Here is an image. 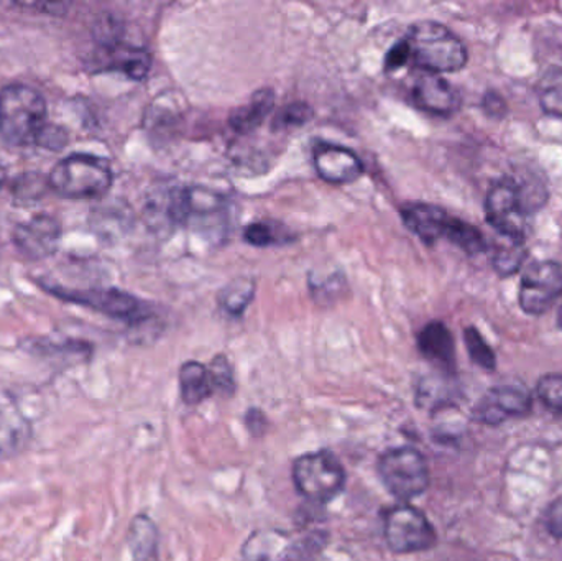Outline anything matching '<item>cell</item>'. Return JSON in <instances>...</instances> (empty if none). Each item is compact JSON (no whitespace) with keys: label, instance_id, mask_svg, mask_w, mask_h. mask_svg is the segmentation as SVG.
I'll use <instances>...</instances> for the list:
<instances>
[{"label":"cell","instance_id":"17","mask_svg":"<svg viewBox=\"0 0 562 561\" xmlns=\"http://www.w3.org/2000/svg\"><path fill=\"white\" fill-rule=\"evenodd\" d=\"M418 349L428 361L435 362L445 371L456 366L454 338L448 326L441 322H431L419 332Z\"/></svg>","mask_w":562,"mask_h":561},{"label":"cell","instance_id":"23","mask_svg":"<svg viewBox=\"0 0 562 561\" xmlns=\"http://www.w3.org/2000/svg\"><path fill=\"white\" fill-rule=\"evenodd\" d=\"M244 239L250 246L270 247L290 243L293 237H291L290 231L281 224L272 223V221H257L246 227Z\"/></svg>","mask_w":562,"mask_h":561},{"label":"cell","instance_id":"4","mask_svg":"<svg viewBox=\"0 0 562 561\" xmlns=\"http://www.w3.org/2000/svg\"><path fill=\"white\" fill-rule=\"evenodd\" d=\"M326 543L327 534L321 530L262 529L250 534L240 553L246 561H311L323 552Z\"/></svg>","mask_w":562,"mask_h":561},{"label":"cell","instance_id":"1","mask_svg":"<svg viewBox=\"0 0 562 561\" xmlns=\"http://www.w3.org/2000/svg\"><path fill=\"white\" fill-rule=\"evenodd\" d=\"M46 125V101L42 92L22 82L0 89V137L13 147L36 144Z\"/></svg>","mask_w":562,"mask_h":561},{"label":"cell","instance_id":"22","mask_svg":"<svg viewBox=\"0 0 562 561\" xmlns=\"http://www.w3.org/2000/svg\"><path fill=\"white\" fill-rule=\"evenodd\" d=\"M254 296H256V282L249 277H239L221 290L217 300L224 312L229 313L231 316H240L249 308Z\"/></svg>","mask_w":562,"mask_h":561},{"label":"cell","instance_id":"29","mask_svg":"<svg viewBox=\"0 0 562 561\" xmlns=\"http://www.w3.org/2000/svg\"><path fill=\"white\" fill-rule=\"evenodd\" d=\"M464 341L472 361L481 366L482 369L494 371L495 364H497L494 351H492L491 346L485 343V339L482 338L481 333L475 328L465 329Z\"/></svg>","mask_w":562,"mask_h":561},{"label":"cell","instance_id":"8","mask_svg":"<svg viewBox=\"0 0 562 561\" xmlns=\"http://www.w3.org/2000/svg\"><path fill=\"white\" fill-rule=\"evenodd\" d=\"M383 534L389 549L398 556L426 552L438 542L435 527L428 517L408 503L396 504L386 510Z\"/></svg>","mask_w":562,"mask_h":561},{"label":"cell","instance_id":"19","mask_svg":"<svg viewBox=\"0 0 562 561\" xmlns=\"http://www.w3.org/2000/svg\"><path fill=\"white\" fill-rule=\"evenodd\" d=\"M32 440V425L16 408L0 405V458L19 457Z\"/></svg>","mask_w":562,"mask_h":561},{"label":"cell","instance_id":"16","mask_svg":"<svg viewBox=\"0 0 562 561\" xmlns=\"http://www.w3.org/2000/svg\"><path fill=\"white\" fill-rule=\"evenodd\" d=\"M101 66L108 71H119L134 81H144L151 68L150 53L140 46L127 45V43H102Z\"/></svg>","mask_w":562,"mask_h":561},{"label":"cell","instance_id":"10","mask_svg":"<svg viewBox=\"0 0 562 561\" xmlns=\"http://www.w3.org/2000/svg\"><path fill=\"white\" fill-rule=\"evenodd\" d=\"M562 295V267L543 260L525 270L520 285V305L530 315H543Z\"/></svg>","mask_w":562,"mask_h":561},{"label":"cell","instance_id":"14","mask_svg":"<svg viewBox=\"0 0 562 561\" xmlns=\"http://www.w3.org/2000/svg\"><path fill=\"white\" fill-rule=\"evenodd\" d=\"M402 217L405 226L429 246L436 240L448 239L456 220L442 207L428 203L406 204L402 207Z\"/></svg>","mask_w":562,"mask_h":561},{"label":"cell","instance_id":"13","mask_svg":"<svg viewBox=\"0 0 562 561\" xmlns=\"http://www.w3.org/2000/svg\"><path fill=\"white\" fill-rule=\"evenodd\" d=\"M313 164L317 175L327 183L349 184L363 175L360 158L342 145L317 144L313 150Z\"/></svg>","mask_w":562,"mask_h":561},{"label":"cell","instance_id":"30","mask_svg":"<svg viewBox=\"0 0 562 561\" xmlns=\"http://www.w3.org/2000/svg\"><path fill=\"white\" fill-rule=\"evenodd\" d=\"M540 104L548 114L562 117V72H550L540 89Z\"/></svg>","mask_w":562,"mask_h":561},{"label":"cell","instance_id":"6","mask_svg":"<svg viewBox=\"0 0 562 561\" xmlns=\"http://www.w3.org/2000/svg\"><path fill=\"white\" fill-rule=\"evenodd\" d=\"M376 471L386 491L402 503L416 500L429 486L428 463L416 448L400 447L385 451L379 458Z\"/></svg>","mask_w":562,"mask_h":561},{"label":"cell","instance_id":"37","mask_svg":"<svg viewBox=\"0 0 562 561\" xmlns=\"http://www.w3.org/2000/svg\"><path fill=\"white\" fill-rule=\"evenodd\" d=\"M558 325H560L562 328V305L560 308V313H558Z\"/></svg>","mask_w":562,"mask_h":561},{"label":"cell","instance_id":"35","mask_svg":"<svg viewBox=\"0 0 562 561\" xmlns=\"http://www.w3.org/2000/svg\"><path fill=\"white\" fill-rule=\"evenodd\" d=\"M547 527L551 536L562 539V496L558 497L547 513Z\"/></svg>","mask_w":562,"mask_h":561},{"label":"cell","instance_id":"24","mask_svg":"<svg viewBox=\"0 0 562 561\" xmlns=\"http://www.w3.org/2000/svg\"><path fill=\"white\" fill-rule=\"evenodd\" d=\"M10 191H12L15 201L22 204H30L43 200V197L48 191H52V187H49L48 177H45V175L36 173V171H26V173L19 175L13 180Z\"/></svg>","mask_w":562,"mask_h":561},{"label":"cell","instance_id":"26","mask_svg":"<svg viewBox=\"0 0 562 561\" xmlns=\"http://www.w3.org/2000/svg\"><path fill=\"white\" fill-rule=\"evenodd\" d=\"M448 240L454 246L461 247L464 253L471 254V256L481 254L485 249V239L481 231L472 224L465 223V221L458 220V217L452 224Z\"/></svg>","mask_w":562,"mask_h":561},{"label":"cell","instance_id":"20","mask_svg":"<svg viewBox=\"0 0 562 561\" xmlns=\"http://www.w3.org/2000/svg\"><path fill=\"white\" fill-rule=\"evenodd\" d=\"M180 394L184 404L190 407L203 404L214 395L213 379L210 369L198 361H187L180 368Z\"/></svg>","mask_w":562,"mask_h":561},{"label":"cell","instance_id":"12","mask_svg":"<svg viewBox=\"0 0 562 561\" xmlns=\"http://www.w3.org/2000/svg\"><path fill=\"white\" fill-rule=\"evenodd\" d=\"M531 395L524 388L501 385L491 389L474 408V420L485 425H501L508 418L525 417L531 411Z\"/></svg>","mask_w":562,"mask_h":561},{"label":"cell","instance_id":"28","mask_svg":"<svg viewBox=\"0 0 562 561\" xmlns=\"http://www.w3.org/2000/svg\"><path fill=\"white\" fill-rule=\"evenodd\" d=\"M314 111L306 102H290L277 112L272 122L273 131H288V128L301 127L313 119Z\"/></svg>","mask_w":562,"mask_h":561},{"label":"cell","instance_id":"25","mask_svg":"<svg viewBox=\"0 0 562 561\" xmlns=\"http://www.w3.org/2000/svg\"><path fill=\"white\" fill-rule=\"evenodd\" d=\"M527 257L525 240L508 239L501 236V243L495 247L494 267L501 276H512L520 269Z\"/></svg>","mask_w":562,"mask_h":561},{"label":"cell","instance_id":"18","mask_svg":"<svg viewBox=\"0 0 562 561\" xmlns=\"http://www.w3.org/2000/svg\"><path fill=\"white\" fill-rule=\"evenodd\" d=\"M276 105V91L272 88L259 89L250 96L246 104L234 109L229 115V125L237 134H250L269 117Z\"/></svg>","mask_w":562,"mask_h":561},{"label":"cell","instance_id":"34","mask_svg":"<svg viewBox=\"0 0 562 561\" xmlns=\"http://www.w3.org/2000/svg\"><path fill=\"white\" fill-rule=\"evenodd\" d=\"M409 59H412V52H409L408 42L406 38L400 40L386 53L385 71H396V69L403 68Z\"/></svg>","mask_w":562,"mask_h":561},{"label":"cell","instance_id":"11","mask_svg":"<svg viewBox=\"0 0 562 561\" xmlns=\"http://www.w3.org/2000/svg\"><path fill=\"white\" fill-rule=\"evenodd\" d=\"M61 237V223L55 216L36 214L16 224L12 233V243L25 259L42 260L58 250Z\"/></svg>","mask_w":562,"mask_h":561},{"label":"cell","instance_id":"27","mask_svg":"<svg viewBox=\"0 0 562 561\" xmlns=\"http://www.w3.org/2000/svg\"><path fill=\"white\" fill-rule=\"evenodd\" d=\"M207 369L213 379L214 394L221 397H233L237 391V382L229 359L224 355H217Z\"/></svg>","mask_w":562,"mask_h":561},{"label":"cell","instance_id":"2","mask_svg":"<svg viewBox=\"0 0 562 561\" xmlns=\"http://www.w3.org/2000/svg\"><path fill=\"white\" fill-rule=\"evenodd\" d=\"M406 42L416 66L426 72H454L468 63V49L458 35L442 23L423 20L409 29Z\"/></svg>","mask_w":562,"mask_h":561},{"label":"cell","instance_id":"36","mask_svg":"<svg viewBox=\"0 0 562 561\" xmlns=\"http://www.w3.org/2000/svg\"><path fill=\"white\" fill-rule=\"evenodd\" d=\"M5 181H7L5 170H3L2 167H0V190H2L3 184H5Z\"/></svg>","mask_w":562,"mask_h":561},{"label":"cell","instance_id":"15","mask_svg":"<svg viewBox=\"0 0 562 561\" xmlns=\"http://www.w3.org/2000/svg\"><path fill=\"white\" fill-rule=\"evenodd\" d=\"M412 94L415 104L429 114L451 115L461 104V98L454 86L432 72H426L416 79Z\"/></svg>","mask_w":562,"mask_h":561},{"label":"cell","instance_id":"33","mask_svg":"<svg viewBox=\"0 0 562 561\" xmlns=\"http://www.w3.org/2000/svg\"><path fill=\"white\" fill-rule=\"evenodd\" d=\"M244 425H246L250 437L262 438L266 437L267 431H269L270 422L266 412L260 411V408L252 407L246 412V415H244Z\"/></svg>","mask_w":562,"mask_h":561},{"label":"cell","instance_id":"7","mask_svg":"<svg viewBox=\"0 0 562 561\" xmlns=\"http://www.w3.org/2000/svg\"><path fill=\"white\" fill-rule=\"evenodd\" d=\"M531 201L527 191L514 180L492 184L485 198V216L502 237L525 240Z\"/></svg>","mask_w":562,"mask_h":561},{"label":"cell","instance_id":"31","mask_svg":"<svg viewBox=\"0 0 562 561\" xmlns=\"http://www.w3.org/2000/svg\"><path fill=\"white\" fill-rule=\"evenodd\" d=\"M537 392L544 407L562 415V374H548L541 378Z\"/></svg>","mask_w":562,"mask_h":561},{"label":"cell","instance_id":"32","mask_svg":"<svg viewBox=\"0 0 562 561\" xmlns=\"http://www.w3.org/2000/svg\"><path fill=\"white\" fill-rule=\"evenodd\" d=\"M66 144H68V132L59 127V125L48 124V122H46L45 127L42 128L38 138H36V145L48 148V150H63Z\"/></svg>","mask_w":562,"mask_h":561},{"label":"cell","instance_id":"21","mask_svg":"<svg viewBox=\"0 0 562 561\" xmlns=\"http://www.w3.org/2000/svg\"><path fill=\"white\" fill-rule=\"evenodd\" d=\"M160 534L154 520L138 514L128 527L127 543L134 561H151L157 557Z\"/></svg>","mask_w":562,"mask_h":561},{"label":"cell","instance_id":"3","mask_svg":"<svg viewBox=\"0 0 562 561\" xmlns=\"http://www.w3.org/2000/svg\"><path fill=\"white\" fill-rule=\"evenodd\" d=\"M53 193L69 200L104 197L112 187L111 164L88 154H72L63 158L48 175Z\"/></svg>","mask_w":562,"mask_h":561},{"label":"cell","instance_id":"9","mask_svg":"<svg viewBox=\"0 0 562 561\" xmlns=\"http://www.w3.org/2000/svg\"><path fill=\"white\" fill-rule=\"evenodd\" d=\"M49 292L55 293L59 299L88 306V308L104 313L111 318L121 319L128 325H138L151 316V308L147 303L124 290H71L69 292V290L49 287Z\"/></svg>","mask_w":562,"mask_h":561},{"label":"cell","instance_id":"5","mask_svg":"<svg viewBox=\"0 0 562 561\" xmlns=\"http://www.w3.org/2000/svg\"><path fill=\"white\" fill-rule=\"evenodd\" d=\"M291 476L297 493L314 504L330 503L346 490V470L336 455L326 450L297 457Z\"/></svg>","mask_w":562,"mask_h":561}]
</instances>
